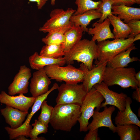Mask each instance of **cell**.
I'll return each mask as SVG.
<instances>
[{"label":"cell","mask_w":140,"mask_h":140,"mask_svg":"<svg viewBox=\"0 0 140 140\" xmlns=\"http://www.w3.org/2000/svg\"><path fill=\"white\" fill-rule=\"evenodd\" d=\"M64 57L67 65L74 61L82 62L89 70L93 67L94 60L98 57V49L95 41L87 39L81 40L71 49L65 52Z\"/></svg>","instance_id":"7a4b0ae2"},{"label":"cell","mask_w":140,"mask_h":140,"mask_svg":"<svg viewBox=\"0 0 140 140\" xmlns=\"http://www.w3.org/2000/svg\"><path fill=\"white\" fill-rule=\"evenodd\" d=\"M40 108V114L38 117V120L45 124L48 128L52 116L53 107L48 104L44 100L42 102Z\"/></svg>","instance_id":"f546056e"},{"label":"cell","mask_w":140,"mask_h":140,"mask_svg":"<svg viewBox=\"0 0 140 140\" xmlns=\"http://www.w3.org/2000/svg\"><path fill=\"white\" fill-rule=\"evenodd\" d=\"M104 99L101 93L93 87L87 92L80 106L81 114L78 121L80 132H86L88 130L89 121L93 114L94 109L99 111L101 105Z\"/></svg>","instance_id":"8992f818"},{"label":"cell","mask_w":140,"mask_h":140,"mask_svg":"<svg viewBox=\"0 0 140 140\" xmlns=\"http://www.w3.org/2000/svg\"><path fill=\"white\" fill-rule=\"evenodd\" d=\"M140 39V33L136 35L134 37L133 41L134 42L139 40Z\"/></svg>","instance_id":"f35d334b"},{"label":"cell","mask_w":140,"mask_h":140,"mask_svg":"<svg viewBox=\"0 0 140 140\" xmlns=\"http://www.w3.org/2000/svg\"><path fill=\"white\" fill-rule=\"evenodd\" d=\"M110 24L113 26L115 39L128 38L131 30L127 24L124 23L117 16L112 14L108 17Z\"/></svg>","instance_id":"d4e9b609"},{"label":"cell","mask_w":140,"mask_h":140,"mask_svg":"<svg viewBox=\"0 0 140 140\" xmlns=\"http://www.w3.org/2000/svg\"><path fill=\"white\" fill-rule=\"evenodd\" d=\"M135 76L136 80L140 83V71H139L138 73H136Z\"/></svg>","instance_id":"74e56055"},{"label":"cell","mask_w":140,"mask_h":140,"mask_svg":"<svg viewBox=\"0 0 140 140\" xmlns=\"http://www.w3.org/2000/svg\"><path fill=\"white\" fill-rule=\"evenodd\" d=\"M132 94V98L137 102H140V87H137Z\"/></svg>","instance_id":"e575fe53"},{"label":"cell","mask_w":140,"mask_h":140,"mask_svg":"<svg viewBox=\"0 0 140 140\" xmlns=\"http://www.w3.org/2000/svg\"><path fill=\"white\" fill-rule=\"evenodd\" d=\"M51 80L44 68L34 72L30 84V92L32 96L36 97L47 92L51 83Z\"/></svg>","instance_id":"9a60e30c"},{"label":"cell","mask_w":140,"mask_h":140,"mask_svg":"<svg viewBox=\"0 0 140 140\" xmlns=\"http://www.w3.org/2000/svg\"><path fill=\"white\" fill-rule=\"evenodd\" d=\"M75 11L71 8L66 10L62 9L52 10L50 14V18L39 28V30L48 33L60 29L71 27L73 24L70 21V18Z\"/></svg>","instance_id":"ba28073f"},{"label":"cell","mask_w":140,"mask_h":140,"mask_svg":"<svg viewBox=\"0 0 140 140\" xmlns=\"http://www.w3.org/2000/svg\"><path fill=\"white\" fill-rule=\"evenodd\" d=\"M62 44L46 45L42 48L39 54L52 58H58L64 55Z\"/></svg>","instance_id":"484cf974"},{"label":"cell","mask_w":140,"mask_h":140,"mask_svg":"<svg viewBox=\"0 0 140 140\" xmlns=\"http://www.w3.org/2000/svg\"><path fill=\"white\" fill-rule=\"evenodd\" d=\"M133 38H117L97 42L98 56L95 62L98 65L108 62L115 56L134 45Z\"/></svg>","instance_id":"5b68a950"},{"label":"cell","mask_w":140,"mask_h":140,"mask_svg":"<svg viewBox=\"0 0 140 140\" xmlns=\"http://www.w3.org/2000/svg\"><path fill=\"white\" fill-rule=\"evenodd\" d=\"M115 107L112 106L108 107L106 106L104 110L101 112L94 110L92 117L93 119L87 126L88 130H93L105 127L108 128L113 133L116 132V127L113 123L111 116L115 110Z\"/></svg>","instance_id":"8fae6325"},{"label":"cell","mask_w":140,"mask_h":140,"mask_svg":"<svg viewBox=\"0 0 140 140\" xmlns=\"http://www.w3.org/2000/svg\"><path fill=\"white\" fill-rule=\"evenodd\" d=\"M140 107L138 109V115L139 117H140Z\"/></svg>","instance_id":"b9f144b4"},{"label":"cell","mask_w":140,"mask_h":140,"mask_svg":"<svg viewBox=\"0 0 140 140\" xmlns=\"http://www.w3.org/2000/svg\"><path fill=\"white\" fill-rule=\"evenodd\" d=\"M32 125L33 128L30 131L29 137L31 140H46L43 137H38V135L41 134H46L48 131V127L44 123L37 120H35L34 123Z\"/></svg>","instance_id":"f1b7e54d"},{"label":"cell","mask_w":140,"mask_h":140,"mask_svg":"<svg viewBox=\"0 0 140 140\" xmlns=\"http://www.w3.org/2000/svg\"><path fill=\"white\" fill-rule=\"evenodd\" d=\"M58 89L56 105L74 104L81 106L87 93L82 84L63 83Z\"/></svg>","instance_id":"52a82bcc"},{"label":"cell","mask_w":140,"mask_h":140,"mask_svg":"<svg viewBox=\"0 0 140 140\" xmlns=\"http://www.w3.org/2000/svg\"><path fill=\"white\" fill-rule=\"evenodd\" d=\"M84 32L80 26L74 24L65 33V40L62 44L65 52L68 51L81 40Z\"/></svg>","instance_id":"603a6c76"},{"label":"cell","mask_w":140,"mask_h":140,"mask_svg":"<svg viewBox=\"0 0 140 140\" xmlns=\"http://www.w3.org/2000/svg\"><path fill=\"white\" fill-rule=\"evenodd\" d=\"M44 69L51 80L64 81L67 83L76 84L82 82L85 73L81 64L79 68L69 64L65 67L56 65H48L45 67Z\"/></svg>","instance_id":"277c9868"},{"label":"cell","mask_w":140,"mask_h":140,"mask_svg":"<svg viewBox=\"0 0 140 140\" xmlns=\"http://www.w3.org/2000/svg\"><path fill=\"white\" fill-rule=\"evenodd\" d=\"M19 94L14 96L2 91L0 94V102L23 111L28 112L29 108L34 103L36 97H27L22 94Z\"/></svg>","instance_id":"4fadbf2b"},{"label":"cell","mask_w":140,"mask_h":140,"mask_svg":"<svg viewBox=\"0 0 140 140\" xmlns=\"http://www.w3.org/2000/svg\"><path fill=\"white\" fill-rule=\"evenodd\" d=\"M17 140H28L26 138L25 136L23 135H19L17 136L14 139Z\"/></svg>","instance_id":"8d00e7d4"},{"label":"cell","mask_w":140,"mask_h":140,"mask_svg":"<svg viewBox=\"0 0 140 140\" xmlns=\"http://www.w3.org/2000/svg\"><path fill=\"white\" fill-rule=\"evenodd\" d=\"M132 102L131 98L128 97L124 110L123 111L119 110L114 118L115 123L116 125L134 124L140 127V121L131 107Z\"/></svg>","instance_id":"ac0fdd59"},{"label":"cell","mask_w":140,"mask_h":140,"mask_svg":"<svg viewBox=\"0 0 140 140\" xmlns=\"http://www.w3.org/2000/svg\"><path fill=\"white\" fill-rule=\"evenodd\" d=\"M113 6L117 5H124L131 6L136 3L133 0H112Z\"/></svg>","instance_id":"836d02e7"},{"label":"cell","mask_w":140,"mask_h":140,"mask_svg":"<svg viewBox=\"0 0 140 140\" xmlns=\"http://www.w3.org/2000/svg\"><path fill=\"white\" fill-rule=\"evenodd\" d=\"M102 14L97 9L89 10L82 13L73 15L70 20L74 25L82 27L84 32H87L88 25L94 19H100Z\"/></svg>","instance_id":"44dd1931"},{"label":"cell","mask_w":140,"mask_h":140,"mask_svg":"<svg viewBox=\"0 0 140 140\" xmlns=\"http://www.w3.org/2000/svg\"><path fill=\"white\" fill-rule=\"evenodd\" d=\"M110 24L108 18L102 22L100 23L97 21L93 23V27L88 28L87 32L89 34L93 36L91 40L99 42L108 39H115V36L110 28Z\"/></svg>","instance_id":"2e32d148"},{"label":"cell","mask_w":140,"mask_h":140,"mask_svg":"<svg viewBox=\"0 0 140 140\" xmlns=\"http://www.w3.org/2000/svg\"><path fill=\"white\" fill-rule=\"evenodd\" d=\"M93 87L101 93L105 99V102L101 103V108L110 105L116 107L120 111L124 110L128 97L127 94L123 93H119L110 90L103 82L95 85Z\"/></svg>","instance_id":"30bf717a"},{"label":"cell","mask_w":140,"mask_h":140,"mask_svg":"<svg viewBox=\"0 0 140 140\" xmlns=\"http://www.w3.org/2000/svg\"><path fill=\"white\" fill-rule=\"evenodd\" d=\"M107 62H106L98 65H94L90 70H89L83 63L82 64L85 71L82 84L87 92H89L95 85L103 82Z\"/></svg>","instance_id":"5bb4252c"},{"label":"cell","mask_w":140,"mask_h":140,"mask_svg":"<svg viewBox=\"0 0 140 140\" xmlns=\"http://www.w3.org/2000/svg\"><path fill=\"white\" fill-rule=\"evenodd\" d=\"M134 0L135 2L136 3L138 4H140V0Z\"/></svg>","instance_id":"60d3db41"},{"label":"cell","mask_w":140,"mask_h":140,"mask_svg":"<svg viewBox=\"0 0 140 140\" xmlns=\"http://www.w3.org/2000/svg\"><path fill=\"white\" fill-rule=\"evenodd\" d=\"M31 76V69L25 65L21 66L8 88V94H25L28 92L29 80Z\"/></svg>","instance_id":"7c38bea8"},{"label":"cell","mask_w":140,"mask_h":140,"mask_svg":"<svg viewBox=\"0 0 140 140\" xmlns=\"http://www.w3.org/2000/svg\"><path fill=\"white\" fill-rule=\"evenodd\" d=\"M71 27L60 29L48 33L45 37L42 38L41 41L46 45L62 44L65 40V33Z\"/></svg>","instance_id":"4316f807"},{"label":"cell","mask_w":140,"mask_h":140,"mask_svg":"<svg viewBox=\"0 0 140 140\" xmlns=\"http://www.w3.org/2000/svg\"><path fill=\"white\" fill-rule=\"evenodd\" d=\"M112 13L127 24L133 19H140V9L124 5L112 6Z\"/></svg>","instance_id":"ffe728a7"},{"label":"cell","mask_w":140,"mask_h":140,"mask_svg":"<svg viewBox=\"0 0 140 140\" xmlns=\"http://www.w3.org/2000/svg\"><path fill=\"white\" fill-rule=\"evenodd\" d=\"M56 0H51V5L54 6L55 4V2Z\"/></svg>","instance_id":"ab89813d"},{"label":"cell","mask_w":140,"mask_h":140,"mask_svg":"<svg viewBox=\"0 0 140 140\" xmlns=\"http://www.w3.org/2000/svg\"><path fill=\"white\" fill-rule=\"evenodd\" d=\"M89 132L85 137L84 140H100L98 134V129L93 130H89Z\"/></svg>","instance_id":"d6a6232c"},{"label":"cell","mask_w":140,"mask_h":140,"mask_svg":"<svg viewBox=\"0 0 140 140\" xmlns=\"http://www.w3.org/2000/svg\"><path fill=\"white\" fill-rule=\"evenodd\" d=\"M137 49L134 45L130 47L126 50L117 54L109 61L107 66L113 68L126 67L131 62L139 61V59L137 57L131 58L130 56L131 51Z\"/></svg>","instance_id":"7402d4cb"},{"label":"cell","mask_w":140,"mask_h":140,"mask_svg":"<svg viewBox=\"0 0 140 140\" xmlns=\"http://www.w3.org/2000/svg\"><path fill=\"white\" fill-rule=\"evenodd\" d=\"M58 88V85L54 83L52 88L47 92L36 97L31 113L28 115L25 121L20 127L15 129H12L8 127H5V129L9 135L10 140L14 139L19 135H23L26 137H29V133L32 128L31 125L30 124L32 118L40 109L42 102L47 98L49 94L52 91L57 89Z\"/></svg>","instance_id":"9c48e42d"},{"label":"cell","mask_w":140,"mask_h":140,"mask_svg":"<svg viewBox=\"0 0 140 140\" xmlns=\"http://www.w3.org/2000/svg\"><path fill=\"white\" fill-rule=\"evenodd\" d=\"M127 24L131 30L128 38L134 37L136 35L140 33V20H132Z\"/></svg>","instance_id":"1f68e13d"},{"label":"cell","mask_w":140,"mask_h":140,"mask_svg":"<svg viewBox=\"0 0 140 140\" xmlns=\"http://www.w3.org/2000/svg\"><path fill=\"white\" fill-rule=\"evenodd\" d=\"M0 111L6 123L12 129H16L21 126L28 114V112L23 111L7 105L5 108L1 109Z\"/></svg>","instance_id":"e0dca14e"},{"label":"cell","mask_w":140,"mask_h":140,"mask_svg":"<svg viewBox=\"0 0 140 140\" xmlns=\"http://www.w3.org/2000/svg\"><path fill=\"white\" fill-rule=\"evenodd\" d=\"M29 61L31 68L37 70L48 65L63 66L66 64L64 57L56 59L50 58L41 55L36 52L29 57Z\"/></svg>","instance_id":"d6986e66"},{"label":"cell","mask_w":140,"mask_h":140,"mask_svg":"<svg viewBox=\"0 0 140 140\" xmlns=\"http://www.w3.org/2000/svg\"><path fill=\"white\" fill-rule=\"evenodd\" d=\"M116 132L120 140H139L140 130L139 127L134 124L116 125Z\"/></svg>","instance_id":"cb8c5ba5"},{"label":"cell","mask_w":140,"mask_h":140,"mask_svg":"<svg viewBox=\"0 0 140 140\" xmlns=\"http://www.w3.org/2000/svg\"><path fill=\"white\" fill-rule=\"evenodd\" d=\"M81 114L80 105L74 104L56 105L50 123L55 130L70 131Z\"/></svg>","instance_id":"6da1fadb"},{"label":"cell","mask_w":140,"mask_h":140,"mask_svg":"<svg viewBox=\"0 0 140 140\" xmlns=\"http://www.w3.org/2000/svg\"><path fill=\"white\" fill-rule=\"evenodd\" d=\"M30 2H35L37 3L38 9H41L45 5L48 0H29Z\"/></svg>","instance_id":"d590c367"},{"label":"cell","mask_w":140,"mask_h":140,"mask_svg":"<svg viewBox=\"0 0 140 140\" xmlns=\"http://www.w3.org/2000/svg\"><path fill=\"white\" fill-rule=\"evenodd\" d=\"M75 3L77 6L76 10L73 15L82 13L90 10L97 9L101 1H95L92 0H75Z\"/></svg>","instance_id":"83f0119b"},{"label":"cell","mask_w":140,"mask_h":140,"mask_svg":"<svg viewBox=\"0 0 140 140\" xmlns=\"http://www.w3.org/2000/svg\"><path fill=\"white\" fill-rule=\"evenodd\" d=\"M136 73L133 67L113 68L107 66L103 82L108 86L116 85L123 88L131 87L135 89L140 87V83L135 78Z\"/></svg>","instance_id":"3957f363"},{"label":"cell","mask_w":140,"mask_h":140,"mask_svg":"<svg viewBox=\"0 0 140 140\" xmlns=\"http://www.w3.org/2000/svg\"><path fill=\"white\" fill-rule=\"evenodd\" d=\"M101 2L99 5L97 9L102 14L101 16L97 22H103L109 16L111 15L113 2L112 0H101Z\"/></svg>","instance_id":"4dcf8cb0"}]
</instances>
